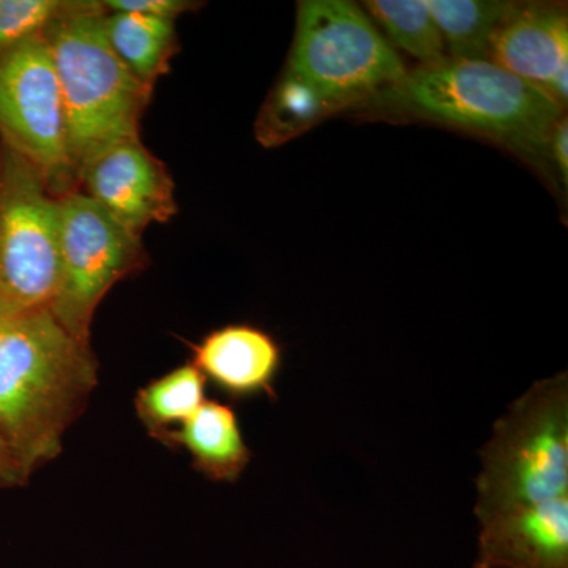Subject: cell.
Listing matches in <instances>:
<instances>
[{
	"mask_svg": "<svg viewBox=\"0 0 568 568\" xmlns=\"http://www.w3.org/2000/svg\"><path fill=\"white\" fill-rule=\"evenodd\" d=\"M97 366L92 346L50 308L0 324V437L26 476L61 454L63 435L97 386Z\"/></svg>",
	"mask_w": 568,
	"mask_h": 568,
	"instance_id": "6da1fadb",
	"label": "cell"
},
{
	"mask_svg": "<svg viewBox=\"0 0 568 568\" xmlns=\"http://www.w3.org/2000/svg\"><path fill=\"white\" fill-rule=\"evenodd\" d=\"M59 263V197L28 160L0 144V317L50 308Z\"/></svg>",
	"mask_w": 568,
	"mask_h": 568,
	"instance_id": "8992f818",
	"label": "cell"
},
{
	"mask_svg": "<svg viewBox=\"0 0 568 568\" xmlns=\"http://www.w3.org/2000/svg\"><path fill=\"white\" fill-rule=\"evenodd\" d=\"M474 568H568V500L480 521Z\"/></svg>",
	"mask_w": 568,
	"mask_h": 568,
	"instance_id": "30bf717a",
	"label": "cell"
},
{
	"mask_svg": "<svg viewBox=\"0 0 568 568\" xmlns=\"http://www.w3.org/2000/svg\"><path fill=\"white\" fill-rule=\"evenodd\" d=\"M103 29L123 65L151 89L170 71L174 55L181 51L174 21L106 11Z\"/></svg>",
	"mask_w": 568,
	"mask_h": 568,
	"instance_id": "5bb4252c",
	"label": "cell"
},
{
	"mask_svg": "<svg viewBox=\"0 0 568 568\" xmlns=\"http://www.w3.org/2000/svg\"><path fill=\"white\" fill-rule=\"evenodd\" d=\"M74 0H0V62L21 41L43 32Z\"/></svg>",
	"mask_w": 568,
	"mask_h": 568,
	"instance_id": "d6986e66",
	"label": "cell"
},
{
	"mask_svg": "<svg viewBox=\"0 0 568 568\" xmlns=\"http://www.w3.org/2000/svg\"><path fill=\"white\" fill-rule=\"evenodd\" d=\"M2 323H3V320H2V317H0V324H2Z\"/></svg>",
	"mask_w": 568,
	"mask_h": 568,
	"instance_id": "603a6c76",
	"label": "cell"
},
{
	"mask_svg": "<svg viewBox=\"0 0 568 568\" xmlns=\"http://www.w3.org/2000/svg\"><path fill=\"white\" fill-rule=\"evenodd\" d=\"M334 106L301 78L284 70L282 80L268 93L257 115L256 138L265 148H275L304 133Z\"/></svg>",
	"mask_w": 568,
	"mask_h": 568,
	"instance_id": "e0dca14e",
	"label": "cell"
},
{
	"mask_svg": "<svg viewBox=\"0 0 568 568\" xmlns=\"http://www.w3.org/2000/svg\"><path fill=\"white\" fill-rule=\"evenodd\" d=\"M365 9L399 50L424 65L446 58V44L426 0H368Z\"/></svg>",
	"mask_w": 568,
	"mask_h": 568,
	"instance_id": "ac0fdd59",
	"label": "cell"
},
{
	"mask_svg": "<svg viewBox=\"0 0 568 568\" xmlns=\"http://www.w3.org/2000/svg\"><path fill=\"white\" fill-rule=\"evenodd\" d=\"M287 71L334 106L377 91H394L407 71L368 14L346 0L298 2Z\"/></svg>",
	"mask_w": 568,
	"mask_h": 568,
	"instance_id": "5b68a950",
	"label": "cell"
},
{
	"mask_svg": "<svg viewBox=\"0 0 568 568\" xmlns=\"http://www.w3.org/2000/svg\"><path fill=\"white\" fill-rule=\"evenodd\" d=\"M549 144H551L552 159H555L556 166L560 178H562L564 185L567 186L568 182V122L567 118H560L556 122L555 129L549 134Z\"/></svg>",
	"mask_w": 568,
	"mask_h": 568,
	"instance_id": "44dd1931",
	"label": "cell"
},
{
	"mask_svg": "<svg viewBox=\"0 0 568 568\" xmlns=\"http://www.w3.org/2000/svg\"><path fill=\"white\" fill-rule=\"evenodd\" d=\"M80 186L123 230L140 239L149 224L168 223L179 211L166 164L141 138L114 142L89 156L80 170Z\"/></svg>",
	"mask_w": 568,
	"mask_h": 568,
	"instance_id": "9c48e42d",
	"label": "cell"
},
{
	"mask_svg": "<svg viewBox=\"0 0 568 568\" xmlns=\"http://www.w3.org/2000/svg\"><path fill=\"white\" fill-rule=\"evenodd\" d=\"M61 263L50 312L71 336L91 345L93 316L115 283L144 268L142 239L77 190L59 197Z\"/></svg>",
	"mask_w": 568,
	"mask_h": 568,
	"instance_id": "ba28073f",
	"label": "cell"
},
{
	"mask_svg": "<svg viewBox=\"0 0 568 568\" xmlns=\"http://www.w3.org/2000/svg\"><path fill=\"white\" fill-rule=\"evenodd\" d=\"M414 111L525 151L547 144L562 118L547 92L491 61L444 58L394 89Z\"/></svg>",
	"mask_w": 568,
	"mask_h": 568,
	"instance_id": "277c9868",
	"label": "cell"
},
{
	"mask_svg": "<svg viewBox=\"0 0 568 568\" xmlns=\"http://www.w3.org/2000/svg\"><path fill=\"white\" fill-rule=\"evenodd\" d=\"M205 377L185 364L152 381L134 399L138 416L155 439L164 440L171 426L182 425L205 402Z\"/></svg>",
	"mask_w": 568,
	"mask_h": 568,
	"instance_id": "2e32d148",
	"label": "cell"
},
{
	"mask_svg": "<svg viewBox=\"0 0 568 568\" xmlns=\"http://www.w3.org/2000/svg\"><path fill=\"white\" fill-rule=\"evenodd\" d=\"M454 59L488 61L491 40L517 3L497 0H426Z\"/></svg>",
	"mask_w": 568,
	"mask_h": 568,
	"instance_id": "9a60e30c",
	"label": "cell"
},
{
	"mask_svg": "<svg viewBox=\"0 0 568 568\" xmlns=\"http://www.w3.org/2000/svg\"><path fill=\"white\" fill-rule=\"evenodd\" d=\"M192 364L227 395L245 398L265 394L275 398L282 347L263 328L230 324L193 346Z\"/></svg>",
	"mask_w": 568,
	"mask_h": 568,
	"instance_id": "7c38bea8",
	"label": "cell"
},
{
	"mask_svg": "<svg viewBox=\"0 0 568 568\" xmlns=\"http://www.w3.org/2000/svg\"><path fill=\"white\" fill-rule=\"evenodd\" d=\"M163 443L185 448L194 469L213 481L237 480L252 459L234 407L215 399H205Z\"/></svg>",
	"mask_w": 568,
	"mask_h": 568,
	"instance_id": "4fadbf2b",
	"label": "cell"
},
{
	"mask_svg": "<svg viewBox=\"0 0 568 568\" xmlns=\"http://www.w3.org/2000/svg\"><path fill=\"white\" fill-rule=\"evenodd\" d=\"M478 523L568 500V376L537 381L495 422L480 452Z\"/></svg>",
	"mask_w": 568,
	"mask_h": 568,
	"instance_id": "3957f363",
	"label": "cell"
},
{
	"mask_svg": "<svg viewBox=\"0 0 568 568\" xmlns=\"http://www.w3.org/2000/svg\"><path fill=\"white\" fill-rule=\"evenodd\" d=\"M488 61L544 92L568 70V18L549 6H515L497 29Z\"/></svg>",
	"mask_w": 568,
	"mask_h": 568,
	"instance_id": "8fae6325",
	"label": "cell"
},
{
	"mask_svg": "<svg viewBox=\"0 0 568 568\" xmlns=\"http://www.w3.org/2000/svg\"><path fill=\"white\" fill-rule=\"evenodd\" d=\"M0 144L28 160L55 197L80 190L43 32L21 41L0 62Z\"/></svg>",
	"mask_w": 568,
	"mask_h": 568,
	"instance_id": "52a82bcc",
	"label": "cell"
},
{
	"mask_svg": "<svg viewBox=\"0 0 568 568\" xmlns=\"http://www.w3.org/2000/svg\"><path fill=\"white\" fill-rule=\"evenodd\" d=\"M106 7L74 0L44 28L65 111L70 155L78 181L82 164L106 145L140 136L153 89L123 65L104 36Z\"/></svg>",
	"mask_w": 568,
	"mask_h": 568,
	"instance_id": "7a4b0ae2",
	"label": "cell"
},
{
	"mask_svg": "<svg viewBox=\"0 0 568 568\" xmlns=\"http://www.w3.org/2000/svg\"><path fill=\"white\" fill-rule=\"evenodd\" d=\"M28 480L10 448L0 437V487H17Z\"/></svg>",
	"mask_w": 568,
	"mask_h": 568,
	"instance_id": "7402d4cb",
	"label": "cell"
},
{
	"mask_svg": "<svg viewBox=\"0 0 568 568\" xmlns=\"http://www.w3.org/2000/svg\"><path fill=\"white\" fill-rule=\"evenodd\" d=\"M108 11L138 13L144 17L174 21L182 14L200 9L203 3L192 0H106L103 2Z\"/></svg>",
	"mask_w": 568,
	"mask_h": 568,
	"instance_id": "ffe728a7",
	"label": "cell"
}]
</instances>
